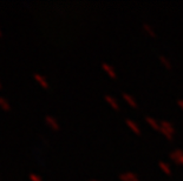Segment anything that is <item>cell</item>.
Listing matches in <instances>:
<instances>
[{
	"label": "cell",
	"instance_id": "obj_1",
	"mask_svg": "<svg viewBox=\"0 0 183 181\" xmlns=\"http://www.w3.org/2000/svg\"><path fill=\"white\" fill-rule=\"evenodd\" d=\"M161 132L162 134L168 139L169 141H172L174 134H175V128L169 121H162L161 122Z\"/></svg>",
	"mask_w": 183,
	"mask_h": 181
},
{
	"label": "cell",
	"instance_id": "obj_2",
	"mask_svg": "<svg viewBox=\"0 0 183 181\" xmlns=\"http://www.w3.org/2000/svg\"><path fill=\"white\" fill-rule=\"evenodd\" d=\"M170 159H171L174 162H176V163L183 166V150H181V149H175L174 152L170 153Z\"/></svg>",
	"mask_w": 183,
	"mask_h": 181
},
{
	"label": "cell",
	"instance_id": "obj_3",
	"mask_svg": "<svg viewBox=\"0 0 183 181\" xmlns=\"http://www.w3.org/2000/svg\"><path fill=\"white\" fill-rule=\"evenodd\" d=\"M119 179L120 181H140V178L132 172H125V173L120 174Z\"/></svg>",
	"mask_w": 183,
	"mask_h": 181
},
{
	"label": "cell",
	"instance_id": "obj_4",
	"mask_svg": "<svg viewBox=\"0 0 183 181\" xmlns=\"http://www.w3.org/2000/svg\"><path fill=\"white\" fill-rule=\"evenodd\" d=\"M102 68L107 72V74H108L110 78H112V79H116V78H117V74H116V72H115V69H114L112 66H110V65L107 64V63H103V64H102Z\"/></svg>",
	"mask_w": 183,
	"mask_h": 181
},
{
	"label": "cell",
	"instance_id": "obj_5",
	"mask_svg": "<svg viewBox=\"0 0 183 181\" xmlns=\"http://www.w3.org/2000/svg\"><path fill=\"white\" fill-rule=\"evenodd\" d=\"M145 121L149 124V126H150L152 129H155V131H157V132H160V131H161V124H158V121H157V120H155L154 118L145 117Z\"/></svg>",
	"mask_w": 183,
	"mask_h": 181
},
{
	"label": "cell",
	"instance_id": "obj_6",
	"mask_svg": "<svg viewBox=\"0 0 183 181\" xmlns=\"http://www.w3.org/2000/svg\"><path fill=\"white\" fill-rule=\"evenodd\" d=\"M105 100H107V102H108L109 105L111 106V108H114L115 111H118L119 109V104L118 101L114 98L112 95H110V94H107L105 95Z\"/></svg>",
	"mask_w": 183,
	"mask_h": 181
},
{
	"label": "cell",
	"instance_id": "obj_7",
	"mask_svg": "<svg viewBox=\"0 0 183 181\" xmlns=\"http://www.w3.org/2000/svg\"><path fill=\"white\" fill-rule=\"evenodd\" d=\"M123 99L125 100V102H127L130 107H132V108H137V107H138L136 100H135V98L131 96L130 94H128V93H123Z\"/></svg>",
	"mask_w": 183,
	"mask_h": 181
},
{
	"label": "cell",
	"instance_id": "obj_8",
	"mask_svg": "<svg viewBox=\"0 0 183 181\" xmlns=\"http://www.w3.org/2000/svg\"><path fill=\"white\" fill-rule=\"evenodd\" d=\"M45 121H46V124H47L50 127L53 128L54 131H58V129H59V125H58L57 120H56L53 117H51V115H46V117H45Z\"/></svg>",
	"mask_w": 183,
	"mask_h": 181
},
{
	"label": "cell",
	"instance_id": "obj_9",
	"mask_svg": "<svg viewBox=\"0 0 183 181\" xmlns=\"http://www.w3.org/2000/svg\"><path fill=\"white\" fill-rule=\"evenodd\" d=\"M127 126L135 133V134H137V135H141V129L140 127L137 126V124L135 122V121H132V120H130V119H127Z\"/></svg>",
	"mask_w": 183,
	"mask_h": 181
},
{
	"label": "cell",
	"instance_id": "obj_10",
	"mask_svg": "<svg viewBox=\"0 0 183 181\" xmlns=\"http://www.w3.org/2000/svg\"><path fill=\"white\" fill-rule=\"evenodd\" d=\"M158 167H160L162 172L165 173L167 175H170V174H171V170H170V167H169V165H168L167 162H163V161L158 162Z\"/></svg>",
	"mask_w": 183,
	"mask_h": 181
},
{
	"label": "cell",
	"instance_id": "obj_11",
	"mask_svg": "<svg viewBox=\"0 0 183 181\" xmlns=\"http://www.w3.org/2000/svg\"><path fill=\"white\" fill-rule=\"evenodd\" d=\"M143 30H144V32L147 33L149 37H151V38H156V33H155V31L152 30V27H151L150 25L144 24V25H143Z\"/></svg>",
	"mask_w": 183,
	"mask_h": 181
},
{
	"label": "cell",
	"instance_id": "obj_12",
	"mask_svg": "<svg viewBox=\"0 0 183 181\" xmlns=\"http://www.w3.org/2000/svg\"><path fill=\"white\" fill-rule=\"evenodd\" d=\"M160 61H161V64L163 65L167 69H171V63H170V60H169L167 57L161 55V57H160Z\"/></svg>",
	"mask_w": 183,
	"mask_h": 181
},
{
	"label": "cell",
	"instance_id": "obj_13",
	"mask_svg": "<svg viewBox=\"0 0 183 181\" xmlns=\"http://www.w3.org/2000/svg\"><path fill=\"white\" fill-rule=\"evenodd\" d=\"M33 75H34V78H36V79H37V80L40 82V85L43 86V87H45V88H46V87H49L47 82H46V80H45V78H43L42 75L38 74V73H34Z\"/></svg>",
	"mask_w": 183,
	"mask_h": 181
},
{
	"label": "cell",
	"instance_id": "obj_14",
	"mask_svg": "<svg viewBox=\"0 0 183 181\" xmlns=\"http://www.w3.org/2000/svg\"><path fill=\"white\" fill-rule=\"evenodd\" d=\"M0 107L4 108L5 111H8V109H10V104H8V101H7L5 98H2V96H0Z\"/></svg>",
	"mask_w": 183,
	"mask_h": 181
},
{
	"label": "cell",
	"instance_id": "obj_15",
	"mask_svg": "<svg viewBox=\"0 0 183 181\" xmlns=\"http://www.w3.org/2000/svg\"><path fill=\"white\" fill-rule=\"evenodd\" d=\"M30 179L32 181H42V179H40L37 174H34V173H31V174H30Z\"/></svg>",
	"mask_w": 183,
	"mask_h": 181
},
{
	"label": "cell",
	"instance_id": "obj_16",
	"mask_svg": "<svg viewBox=\"0 0 183 181\" xmlns=\"http://www.w3.org/2000/svg\"><path fill=\"white\" fill-rule=\"evenodd\" d=\"M177 105H178V107L183 111V100H178V101H177Z\"/></svg>",
	"mask_w": 183,
	"mask_h": 181
},
{
	"label": "cell",
	"instance_id": "obj_17",
	"mask_svg": "<svg viewBox=\"0 0 183 181\" xmlns=\"http://www.w3.org/2000/svg\"><path fill=\"white\" fill-rule=\"evenodd\" d=\"M89 181H98V180H93V179H91V180H89Z\"/></svg>",
	"mask_w": 183,
	"mask_h": 181
},
{
	"label": "cell",
	"instance_id": "obj_18",
	"mask_svg": "<svg viewBox=\"0 0 183 181\" xmlns=\"http://www.w3.org/2000/svg\"><path fill=\"white\" fill-rule=\"evenodd\" d=\"M0 37H1V31H0Z\"/></svg>",
	"mask_w": 183,
	"mask_h": 181
},
{
	"label": "cell",
	"instance_id": "obj_19",
	"mask_svg": "<svg viewBox=\"0 0 183 181\" xmlns=\"http://www.w3.org/2000/svg\"><path fill=\"white\" fill-rule=\"evenodd\" d=\"M0 87H1V84H0Z\"/></svg>",
	"mask_w": 183,
	"mask_h": 181
}]
</instances>
